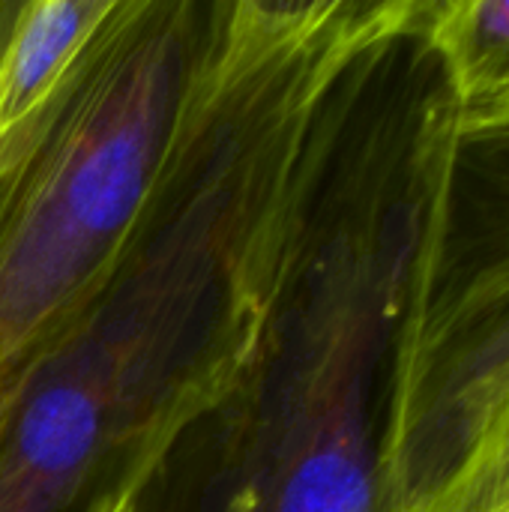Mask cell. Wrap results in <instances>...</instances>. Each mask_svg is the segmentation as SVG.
Wrapping results in <instances>:
<instances>
[{"instance_id": "obj_7", "label": "cell", "mask_w": 509, "mask_h": 512, "mask_svg": "<svg viewBox=\"0 0 509 512\" xmlns=\"http://www.w3.org/2000/svg\"><path fill=\"white\" fill-rule=\"evenodd\" d=\"M417 512H509V390Z\"/></svg>"}, {"instance_id": "obj_6", "label": "cell", "mask_w": 509, "mask_h": 512, "mask_svg": "<svg viewBox=\"0 0 509 512\" xmlns=\"http://www.w3.org/2000/svg\"><path fill=\"white\" fill-rule=\"evenodd\" d=\"M423 39L459 111L509 90V0H423Z\"/></svg>"}, {"instance_id": "obj_3", "label": "cell", "mask_w": 509, "mask_h": 512, "mask_svg": "<svg viewBox=\"0 0 509 512\" xmlns=\"http://www.w3.org/2000/svg\"><path fill=\"white\" fill-rule=\"evenodd\" d=\"M225 0H114L0 150V411L117 267L192 123Z\"/></svg>"}, {"instance_id": "obj_8", "label": "cell", "mask_w": 509, "mask_h": 512, "mask_svg": "<svg viewBox=\"0 0 509 512\" xmlns=\"http://www.w3.org/2000/svg\"><path fill=\"white\" fill-rule=\"evenodd\" d=\"M456 132L459 135H509V90L498 99L459 111L456 108Z\"/></svg>"}, {"instance_id": "obj_10", "label": "cell", "mask_w": 509, "mask_h": 512, "mask_svg": "<svg viewBox=\"0 0 509 512\" xmlns=\"http://www.w3.org/2000/svg\"><path fill=\"white\" fill-rule=\"evenodd\" d=\"M129 510V501H120V504H111V507H105L102 512H126Z\"/></svg>"}, {"instance_id": "obj_2", "label": "cell", "mask_w": 509, "mask_h": 512, "mask_svg": "<svg viewBox=\"0 0 509 512\" xmlns=\"http://www.w3.org/2000/svg\"><path fill=\"white\" fill-rule=\"evenodd\" d=\"M450 132L429 72L357 81L255 354L126 512H378L390 348Z\"/></svg>"}, {"instance_id": "obj_9", "label": "cell", "mask_w": 509, "mask_h": 512, "mask_svg": "<svg viewBox=\"0 0 509 512\" xmlns=\"http://www.w3.org/2000/svg\"><path fill=\"white\" fill-rule=\"evenodd\" d=\"M18 12H21V0H0V60H3V51L12 36Z\"/></svg>"}, {"instance_id": "obj_1", "label": "cell", "mask_w": 509, "mask_h": 512, "mask_svg": "<svg viewBox=\"0 0 509 512\" xmlns=\"http://www.w3.org/2000/svg\"><path fill=\"white\" fill-rule=\"evenodd\" d=\"M420 0H225L210 69L141 225L0 411V512H102L246 369L360 60Z\"/></svg>"}, {"instance_id": "obj_4", "label": "cell", "mask_w": 509, "mask_h": 512, "mask_svg": "<svg viewBox=\"0 0 509 512\" xmlns=\"http://www.w3.org/2000/svg\"><path fill=\"white\" fill-rule=\"evenodd\" d=\"M509 390V135H459L432 186L393 336L378 512H417Z\"/></svg>"}, {"instance_id": "obj_5", "label": "cell", "mask_w": 509, "mask_h": 512, "mask_svg": "<svg viewBox=\"0 0 509 512\" xmlns=\"http://www.w3.org/2000/svg\"><path fill=\"white\" fill-rule=\"evenodd\" d=\"M114 0H21L0 60V150L51 102Z\"/></svg>"}]
</instances>
